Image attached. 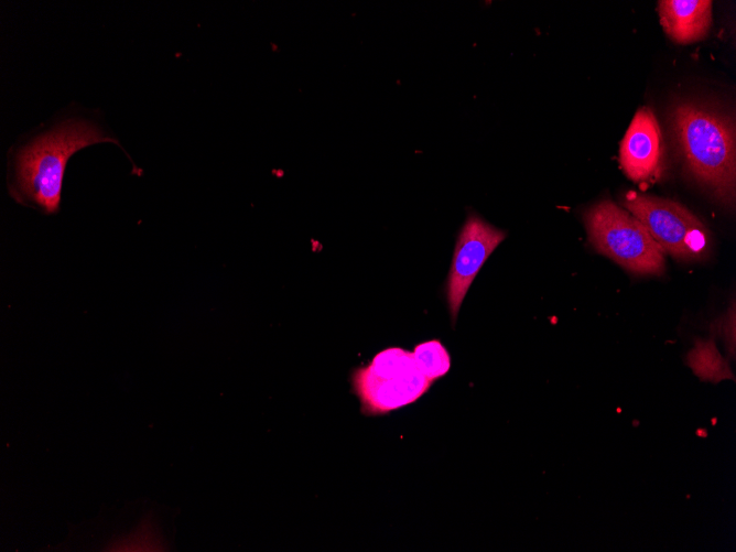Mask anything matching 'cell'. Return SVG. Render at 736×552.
<instances>
[{
	"label": "cell",
	"instance_id": "1",
	"mask_svg": "<svg viewBox=\"0 0 736 552\" xmlns=\"http://www.w3.org/2000/svg\"><path fill=\"white\" fill-rule=\"evenodd\" d=\"M118 142L96 122L66 118L37 133L13 153L11 196L46 215L59 210L66 164L77 151L100 142Z\"/></svg>",
	"mask_w": 736,
	"mask_h": 552
},
{
	"label": "cell",
	"instance_id": "2",
	"mask_svg": "<svg viewBox=\"0 0 736 552\" xmlns=\"http://www.w3.org/2000/svg\"><path fill=\"white\" fill-rule=\"evenodd\" d=\"M672 129L688 171L726 205L735 201L736 142L732 119L711 106L678 102Z\"/></svg>",
	"mask_w": 736,
	"mask_h": 552
},
{
	"label": "cell",
	"instance_id": "3",
	"mask_svg": "<svg viewBox=\"0 0 736 552\" xmlns=\"http://www.w3.org/2000/svg\"><path fill=\"white\" fill-rule=\"evenodd\" d=\"M584 223L594 248L636 274H661L664 252L647 228L625 208L603 199L587 209Z\"/></svg>",
	"mask_w": 736,
	"mask_h": 552
},
{
	"label": "cell",
	"instance_id": "4",
	"mask_svg": "<svg viewBox=\"0 0 736 552\" xmlns=\"http://www.w3.org/2000/svg\"><path fill=\"white\" fill-rule=\"evenodd\" d=\"M365 415H381L411 404L432 386L416 365L413 353L389 347L351 376Z\"/></svg>",
	"mask_w": 736,
	"mask_h": 552
},
{
	"label": "cell",
	"instance_id": "5",
	"mask_svg": "<svg viewBox=\"0 0 736 552\" xmlns=\"http://www.w3.org/2000/svg\"><path fill=\"white\" fill-rule=\"evenodd\" d=\"M621 206L647 228L663 252L675 259H702L710 250L705 225L678 202L635 191L621 197Z\"/></svg>",
	"mask_w": 736,
	"mask_h": 552
},
{
	"label": "cell",
	"instance_id": "6",
	"mask_svg": "<svg viewBox=\"0 0 736 552\" xmlns=\"http://www.w3.org/2000/svg\"><path fill=\"white\" fill-rule=\"evenodd\" d=\"M505 237V230L494 227L477 214L470 213L467 216L456 239L446 284V299L453 324L472 282Z\"/></svg>",
	"mask_w": 736,
	"mask_h": 552
},
{
	"label": "cell",
	"instance_id": "7",
	"mask_svg": "<svg viewBox=\"0 0 736 552\" xmlns=\"http://www.w3.org/2000/svg\"><path fill=\"white\" fill-rule=\"evenodd\" d=\"M619 161L635 182L654 177L662 161V137L652 110L641 107L635 113L620 143Z\"/></svg>",
	"mask_w": 736,
	"mask_h": 552
},
{
	"label": "cell",
	"instance_id": "8",
	"mask_svg": "<svg viewBox=\"0 0 736 552\" xmlns=\"http://www.w3.org/2000/svg\"><path fill=\"white\" fill-rule=\"evenodd\" d=\"M661 24L668 36L679 44L703 40L712 24L710 0H661L658 2Z\"/></svg>",
	"mask_w": 736,
	"mask_h": 552
},
{
	"label": "cell",
	"instance_id": "9",
	"mask_svg": "<svg viewBox=\"0 0 736 552\" xmlns=\"http://www.w3.org/2000/svg\"><path fill=\"white\" fill-rule=\"evenodd\" d=\"M686 361L702 380L718 382L723 379H733L728 364L718 353L713 338L696 340L688 354Z\"/></svg>",
	"mask_w": 736,
	"mask_h": 552
},
{
	"label": "cell",
	"instance_id": "10",
	"mask_svg": "<svg viewBox=\"0 0 736 552\" xmlns=\"http://www.w3.org/2000/svg\"><path fill=\"white\" fill-rule=\"evenodd\" d=\"M413 356L422 374L433 382L450 370L448 351L437 339L416 345Z\"/></svg>",
	"mask_w": 736,
	"mask_h": 552
},
{
	"label": "cell",
	"instance_id": "11",
	"mask_svg": "<svg viewBox=\"0 0 736 552\" xmlns=\"http://www.w3.org/2000/svg\"><path fill=\"white\" fill-rule=\"evenodd\" d=\"M719 329L723 333L728 348L732 349V355L735 351V310L732 311L719 322Z\"/></svg>",
	"mask_w": 736,
	"mask_h": 552
}]
</instances>
